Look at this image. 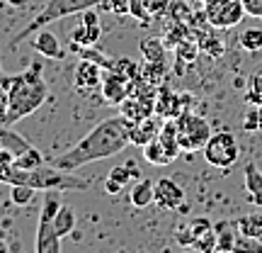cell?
<instances>
[{"label": "cell", "mask_w": 262, "mask_h": 253, "mask_svg": "<svg viewBox=\"0 0 262 253\" xmlns=\"http://www.w3.org/2000/svg\"><path fill=\"white\" fill-rule=\"evenodd\" d=\"M129 127H131V122L124 114L110 117V120H104V122L97 124L95 129H90L83 139L78 141V144H73L68 151H63L61 156L51 159L49 163L61 170L75 173L78 168H83L88 163L117 156V153H122L131 144Z\"/></svg>", "instance_id": "cell-1"}, {"label": "cell", "mask_w": 262, "mask_h": 253, "mask_svg": "<svg viewBox=\"0 0 262 253\" xmlns=\"http://www.w3.org/2000/svg\"><path fill=\"white\" fill-rule=\"evenodd\" d=\"M49 98V85L41 73V64H32L27 71L8 78V127L37 112Z\"/></svg>", "instance_id": "cell-2"}, {"label": "cell", "mask_w": 262, "mask_h": 253, "mask_svg": "<svg viewBox=\"0 0 262 253\" xmlns=\"http://www.w3.org/2000/svg\"><path fill=\"white\" fill-rule=\"evenodd\" d=\"M100 3H104V0H47V5L37 12V17L32 20L19 34H15V37L10 39V49H17L19 44H22L25 39L32 37L37 29L49 27L51 22H58V20L68 17V15H80V12L95 8V5H100Z\"/></svg>", "instance_id": "cell-3"}, {"label": "cell", "mask_w": 262, "mask_h": 253, "mask_svg": "<svg viewBox=\"0 0 262 253\" xmlns=\"http://www.w3.org/2000/svg\"><path fill=\"white\" fill-rule=\"evenodd\" d=\"M61 202V190H44L41 192V209H39V224H37V253H58L61 251V236L54 229V217H56Z\"/></svg>", "instance_id": "cell-4"}, {"label": "cell", "mask_w": 262, "mask_h": 253, "mask_svg": "<svg viewBox=\"0 0 262 253\" xmlns=\"http://www.w3.org/2000/svg\"><path fill=\"white\" fill-rule=\"evenodd\" d=\"M175 124H178V139H180V146L182 151H202L204 144L209 141V137L214 134L209 122H206L202 114L196 112H189V110H182V112L175 117Z\"/></svg>", "instance_id": "cell-5"}, {"label": "cell", "mask_w": 262, "mask_h": 253, "mask_svg": "<svg viewBox=\"0 0 262 253\" xmlns=\"http://www.w3.org/2000/svg\"><path fill=\"white\" fill-rule=\"evenodd\" d=\"M204 159L209 166L214 168H231L238 156H241V149H238V139H235L231 131H216L209 137V141L204 144Z\"/></svg>", "instance_id": "cell-6"}, {"label": "cell", "mask_w": 262, "mask_h": 253, "mask_svg": "<svg viewBox=\"0 0 262 253\" xmlns=\"http://www.w3.org/2000/svg\"><path fill=\"white\" fill-rule=\"evenodd\" d=\"M204 17L214 29L238 27L245 17L243 0H204Z\"/></svg>", "instance_id": "cell-7"}, {"label": "cell", "mask_w": 262, "mask_h": 253, "mask_svg": "<svg viewBox=\"0 0 262 253\" xmlns=\"http://www.w3.org/2000/svg\"><path fill=\"white\" fill-rule=\"evenodd\" d=\"M134 85L136 81L129 78V75L119 73V71H114V68H104V75H102V98L104 103L110 105H122L131 93H134Z\"/></svg>", "instance_id": "cell-8"}, {"label": "cell", "mask_w": 262, "mask_h": 253, "mask_svg": "<svg viewBox=\"0 0 262 253\" xmlns=\"http://www.w3.org/2000/svg\"><path fill=\"white\" fill-rule=\"evenodd\" d=\"M102 66L90 61V59H83V61H78L75 66V73H73V85L75 90L80 95H88V100H90V95L95 90H102Z\"/></svg>", "instance_id": "cell-9"}, {"label": "cell", "mask_w": 262, "mask_h": 253, "mask_svg": "<svg viewBox=\"0 0 262 253\" xmlns=\"http://www.w3.org/2000/svg\"><path fill=\"white\" fill-rule=\"evenodd\" d=\"M185 202V190L172 178H160L156 183V205L160 209H178Z\"/></svg>", "instance_id": "cell-10"}, {"label": "cell", "mask_w": 262, "mask_h": 253, "mask_svg": "<svg viewBox=\"0 0 262 253\" xmlns=\"http://www.w3.org/2000/svg\"><path fill=\"white\" fill-rule=\"evenodd\" d=\"M163 122H165V120H160V114H150V117H143V120H139V122H131V127H129L131 144H136V146L143 149L150 139L158 137Z\"/></svg>", "instance_id": "cell-11"}, {"label": "cell", "mask_w": 262, "mask_h": 253, "mask_svg": "<svg viewBox=\"0 0 262 253\" xmlns=\"http://www.w3.org/2000/svg\"><path fill=\"white\" fill-rule=\"evenodd\" d=\"M185 103H189V95H178L170 88H160L158 98H156V114L165 120H175L185 110Z\"/></svg>", "instance_id": "cell-12"}, {"label": "cell", "mask_w": 262, "mask_h": 253, "mask_svg": "<svg viewBox=\"0 0 262 253\" xmlns=\"http://www.w3.org/2000/svg\"><path fill=\"white\" fill-rule=\"evenodd\" d=\"M37 37L34 39H29V44H32V49L37 51V54H41L44 59H63L66 56V51L61 49V44H58V39L49 32V29H37L34 32Z\"/></svg>", "instance_id": "cell-13"}, {"label": "cell", "mask_w": 262, "mask_h": 253, "mask_svg": "<svg viewBox=\"0 0 262 253\" xmlns=\"http://www.w3.org/2000/svg\"><path fill=\"white\" fill-rule=\"evenodd\" d=\"M165 8L168 0H129V15L139 17L141 22H150L160 12H165Z\"/></svg>", "instance_id": "cell-14"}, {"label": "cell", "mask_w": 262, "mask_h": 253, "mask_svg": "<svg viewBox=\"0 0 262 253\" xmlns=\"http://www.w3.org/2000/svg\"><path fill=\"white\" fill-rule=\"evenodd\" d=\"M102 34V29H100V22H83L80 20V25L71 32V44L78 49L83 47H95L97 44V39Z\"/></svg>", "instance_id": "cell-15"}, {"label": "cell", "mask_w": 262, "mask_h": 253, "mask_svg": "<svg viewBox=\"0 0 262 253\" xmlns=\"http://www.w3.org/2000/svg\"><path fill=\"white\" fill-rule=\"evenodd\" d=\"M129 200L136 209H143V207L153 205L156 202V183H150L146 178H139L136 185L129 190Z\"/></svg>", "instance_id": "cell-16"}, {"label": "cell", "mask_w": 262, "mask_h": 253, "mask_svg": "<svg viewBox=\"0 0 262 253\" xmlns=\"http://www.w3.org/2000/svg\"><path fill=\"white\" fill-rule=\"evenodd\" d=\"M245 190H248V200L255 207H262V170L253 161L245 166Z\"/></svg>", "instance_id": "cell-17"}, {"label": "cell", "mask_w": 262, "mask_h": 253, "mask_svg": "<svg viewBox=\"0 0 262 253\" xmlns=\"http://www.w3.org/2000/svg\"><path fill=\"white\" fill-rule=\"evenodd\" d=\"M216 251H233L235 241H238V226L231 224V222H221L216 224Z\"/></svg>", "instance_id": "cell-18"}, {"label": "cell", "mask_w": 262, "mask_h": 253, "mask_svg": "<svg viewBox=\"0 0 262 253\" xmlns=\"http://www.w3.org/2000/svg\"><path fill=\"white\" fill-rule=\"evenodd\" d=\"M143 159L148 161V163H153V166H168V163H172V156H170V151L163 146V141L156 137V139H150L146 146H143Z\"/></svg>", "instance_id": "cell-19"}, {"label": "cell", "mask_w": 262, "mask_h": 253, "mask_svg": "<svg viewBox=\"0 0 262 253\" xmlns=\"http://www.w3.org/2000/svg\"><path fill=\"white\" fill-rule=\"evenodd\" d=\"M54 229H56V234L61 236V239L73 234V229H75V209L71 205L58 207L56 217H54Z\"/></svg>", "instance_id": "cell-20"}, {"label": "cell", "mask_w": 262, "mask_h": 253, "mask_svg": "<svg viewBox=\"0 0 262 253\" xmlns=\"http://www.w3.org/2000/svg\"><path fill=\"white\" fill-rule=\"evenodd\" d=\"M141 51L146 61H156V64H168L165 61V44L160 39H141Z\"/></svg>", "instance_id": "cell-21"}, {"label": "cell", "mask_w": 262, "mask_h": 253, "mask_svg": "<svg viewBox=\"0 0 262 253\" xmlns=\"http://www.w3.org/2000/svg\"><path fill=\"white\" fill-rule=\"evenodd\" d=\"M235 226H238V231H241V234L262 239V215H245V217H241V219L235 222Z\"/></svg>", "instance_id": "cell-22"}, {"label": "cell", "mask_w": 262, "mask_h": 253, "mask_svg": "<svg viewBox=\"0 0 262 253\" xmlns=\"http://www.w3.org/2000/svg\"><path fill=\"white\" fill-rule=\"evenodd\" d=\"M238 42H241V47L245 49V51H262V27H248L241 32V37H238Z\"/></svg>", "instance_id": "cell-23"}, {"label": "cell", "mask_w": 262, "mask_h": 253, "mask_svg": "<svg viewBox=\"0 0 262 253\" xmlns=\"http://www.w3.org/2000/svg\"><path fill=\"white\" fill-rule=\"evenodd\" d=\"M141 170L136 168V163H124V166H114L112 170H110V178H114L117 183H122L124 188L129 185V180H139Z\"/></svg>", "instance_id": "cell-24"}, {"label": "cell", "mask_w": 262, "mask_h": 253, "mask_svg": "<svg viewBox=\"0 0 262 253\" xmlns=\"http://www.w3.org/2000/svg\"><path fill=\"white\" fill-rule=\"evenodd\" d=\"M39 190L29 188V185H10V202L17 207H27Z\"/></svg>", "instance_id": "cell-25"}, {"label": "cell", "mask_w": 262, "mask_h": 253, "mask_svg": "<svg viewBox=\"0 0 262 253\" xmlns=\"http://www.w3.org/2000/svg\"><path fill=\"white\" fill-rule=\"evenodd\" d=\"M245 103L262 105V73H255L248 78V85H245Z\"/></svg>", "instance_id": "cell-26"}, {"label": "cell", "mask_w": 262, "mask_h": 253, "mask_svg": "<svg viewBox=\"0 0 262 253\" xmlns=\"http://www.w3.org/2000/svg\"><path fill=\"white\" fill-rule=\"evenodd\" d=\"M12 163L19 166V168H37V166H44L47 161H44V156H41L37 149H32V146H29L27 151H22L19 156H15Z\"/></svg>", "instance_id": "cell-27"}, {"label": "cell", "mask_w": 262, "mask_h": 253, "mask_svg": "<svg viewBox=\"0 0 262 253\" xmlns=\"http://www.w3.org/2000/svg\"><path fill=\"white\" fill-rule=\"evenodd\" d=\"M235 253L238 251H262V241L255 239V236H248V234H238V241H235Z\"/></svg>", "instance_id": "cell-28"}, {"label": "cell", "mask_w": 262, "mask_h": 253, "mask_svg": "<svg viewBox=\"0 0 262 253\" xmlns=\"http://www.w3.org/2000/svg\"><path fill=\"white\" fill-rule=\"evenodd\" d=\"M243 129L245 131H260V114H257V105H248L243 114Z\"/></svg>", "instance_id": "cell-29"}, {"label": "cell", "mask_w": 262, "mask_h": 253, "mask_svg": "<svg viewBox=\"0 0 262 253\" xmlns=\"http://www.w3.org/2000/svg\"><path fill=\"white\" fill-rule=\"evenodd\" d=\"M243 8H245V15L262 20V0H243Z\"/></svg>", "instance_id": "cell-30"}, {"label": "cell", "mask_w": 262, "mask_h": 253, "mask_svg": "<svg viewBox=\"0 0 262 253\" xmlns=\"http://www.w3.org/2000/svg\"><path fill=\"white\" fill-rule=\"evenodd\" d=\"M122 190H124L122 183H117L114 178H110V176H107V180H104V192H107V195H119Z\"/></svg>", "instance_id": "cell-31"}, {"label": "cell", "mask_w": 262, "mask_h": 253, "mask_svg": "<svg viewBox=\"0 0 262 253\" xmlns=\"http://www.w3.org/2000/svg\"><path fill=\"white\" fill-rule=\"evenodd\" d=\"M110 3H112L114 12H119V15L129 12V0H110Z\"/></svg>", "instance_id": "cell-32"}, {"label": "cell", "mask_w": 262, "mask_h": 253, "mask_svg": "<svg viewBox=\"0 0 262 253\" xmlns=\"http://www.w3.org/2000/svg\"><path fill=\"white\" fill-rule=\"evenodd\" d=\"M5 3L15 5V8H25V5H27V0H5Z\"/></svg>", "instance_id": "cell-33"}, {"label": "cell", "mask_w": 262, "mask_h": 253, "mask_svg": "<svg viewBox=\"0 0 262 253\" xmlns=\"http://www.w3.org/2000/svg\"><path fill=\"white\" fill-rule=\"evenodd\" d=\"M8 248H10V246L5 244V241H3V236H0V253H5V251H8Z\"/></svg>", "instance_id": "cell-34"}, {"label": "cell", "mask_w": 262, "mask_h": 253, "mask_svg": "<svg viewBox=\"0 0 262 253\" xmlns=\"http://www.w3.org/2000/svg\"><path fill=\"white\" fill-rule=\"evenodd\" d=\"M257 114H260V131H262V105H257Z\"/></svg>", "instance_id": "cell-35"}]
</instances>
